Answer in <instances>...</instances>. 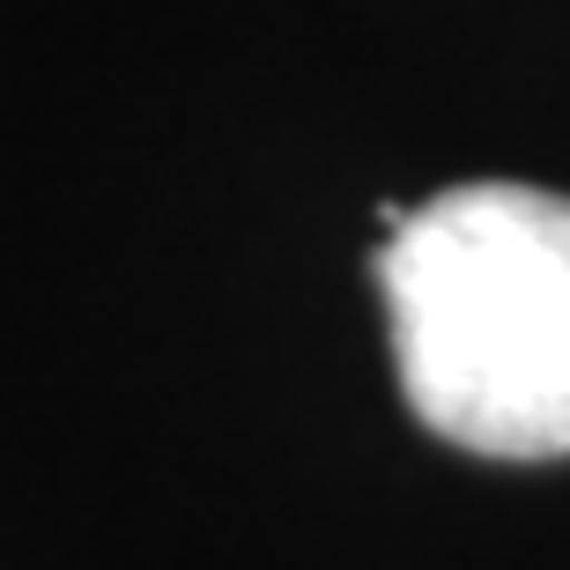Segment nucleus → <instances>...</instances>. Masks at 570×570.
<instances>
[{
    "mask_svg": "<svg viewBox=\"0 0 570 570\" xmlns=\"http://www.w3.org/2000/svg\"><path fill=\"white\" fill-rule=\"evenodd\" d=\"M415 423L482 460L570 452V200L482 178L393 215L379 253Z\"/></svg>",
    "mask_w": 570,
    "mask_h": 570,
    "instance_id": "f257e3e1",
    "label": "nucleus"
}]
</instances>
